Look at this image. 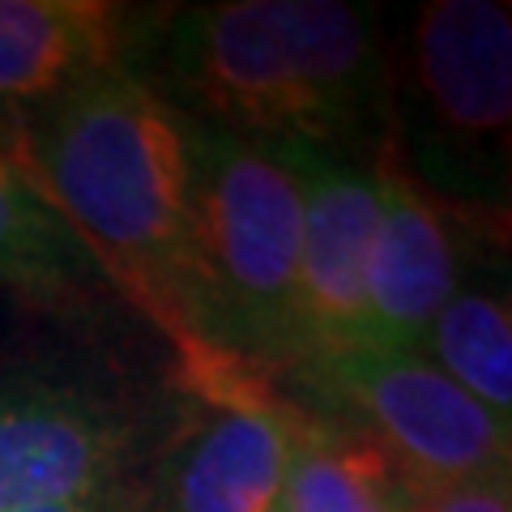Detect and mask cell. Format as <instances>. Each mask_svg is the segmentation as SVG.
<instances>
[{
  "mask_svg": "<svg viewBox=\"0 0 512 512\" xmlns=\"http://www.w3.org/2000/svg\"><path fill=\"white\" fill-rule=\"evenodd\" d=\"M303 423L308 414L278 389L210 402L163 470V512H278Z\"/></svg>",
  "mask_w": 512,
  "mask_h": 512,
  "instance_id": "cell-9",
  "label": "cell"
},
{
  "mask_svg": "<svg viewBox=\"0 0 512 512\" xmlns=\"http://www.w3.org/2000/svg\"><path fill=\"white\" fill-rule=\"evenodd\" d=\"M124 512H146V508H141V504L133 500V504H128V508H124Z\"/></svg>",
  "mask_w": 512,
  "mask_h": 512,
  "instance_id": "cell-16",
  "label": "cell"
},
{
  "mask_svg": "<svg viewBox=\"0 0 512 512\" xmlns=\"http://www.w3.org/2000/svg\"><path fill=\"white\" fill-rule=\"evenodd\" d=\"M128 495L116 491V495H99V500H69V504H43V508H22V512H124Z\"/></svg>",
  "mask_w": 512,
  "mask_h": 512,
  "instance_id": "cell-15",
  "label": "cell"
},
{
  "mask_svg": "<svg viewBox=\"0 0 512 512\" xmlns=\"http://www.w3.org/2000/svg\"><path fill=\"white\" fill-rule=\"evenodd\" d=\"M376 235L363 274V350L367 355H414L431 320L457 295V248L448 218L384 150L376 158Z\"/></svg>",
  "mask_w": 512,
  "mask_h": 512,
  "instance_id": "cell-8",
  "label": "cell"
},
{
  "mask_svg": "<svg viewBox=\"0 0 512 512\" xmlns=\"http://www.w3.org/2000/svg\"><path fill=\"white\" fill-rule=\"evenodd\" d=\"M440 372L512 427V299L461 291L427 329Z\"/></svg>",
  "mask_w": 512,
  "mask_h": 512,
  "instance_id": "cell-13",
  "label": "cell"
},
{
  "mask_svg": "<svg viewBox=\"0 0 512 512\" xmlns=\"http://www.w3.org/2000/svg\"><path fill=\"white\" fill-rule=\"evenodd\" d=\"M419 512H512V470L423 495Z\"/></svg>",
  "mask_w": 512,
  "mask_h": 512,
  "instance_id": "cell-14",
  "label": "cell"
},
{
  "mask_svg": "<svg viewBox=\"0 0 512 512\" xmlns=\"http://www.w3.org/2000/svg\"><path fill=\"white\" fill-rule=\"evenodd\" d=\"M90 274L94 261L30 184L0 124V286L39 308H77L90 295Z\"/></svg>",
  "mask_w": 512,
  "mask_h": 512,
  "instance_id": "cell-12",
  "label": "cell"
},
{
  "mask_svg": "<svg viewBox=\"0 0 512 512\" xmlns=\"http://www.w3.org/2000/svg\"><path fill=\"white\" fill-rule=\"evenodd\" d=\"M30 184L64 218L94 265L175 342L197 346L192 295V137L133 64L9 116Z\"/></svg>",
  "mask_w": 512,
  "mask_h": 512,
  "instance_id": "cell-1",
  "label": "cell"
},
{
  "mask_svg": "<svg viewBox=\"0 0 512 512\" xmlns=\"http://www.w3.org/2000/svg\"><path fill=\"white\" fill-rule=\"evenodd\" d=\"M133 419L82 384L0 376V512L116 495L133 461Z\"/></svg>",
  "mask_w": 512,
  "mask_h": 512,
  "instance_id": "cell-6",
  "label": "cell"
},
{
  "mask_svg": "<svg viewBox=\"0 0 512 512\" xmlns=\"http://www.w3.org/2000/svg\"><path fill=\"white\" fill-rule=\"evenodd\" d=\"M423 495L376 436L355 423L308 419L286 457L282 512H419Z\"/></svg>",
  "mask_w": 512,
  "mask_h": 512,
  "instance_id": "cell-11",
  "label": "cell"
},
{
  "mask_svg": "<svg viewBox=\"0 0 512 512\" xmlns=\"http://www.w3.org/2000/svg\"><path fill=\"white\" fill-rule=\"evenodd\" d=\"M389 150L444 218L512 252V9L431 0L402 52Z\"/></svg>",
  "mask_w": 512,
  "mask_h": 512,
  "instance_id": "cell-3",
  "label": "cell"
},
{
  "mask_svg": "<svg viewBox=\"0 0 512 512\" xmlns=\"http://www.w3.org/2000/svg\"><path fill=\"white\" fill-rule=\"evenodd\" d=\"M137 18L103 0H0V111L43 107L128 64Z\"/></svg>",
  "mask_w": 512,
  "mask_h": 512,
  "instance_id": "cell-10",
  "label": "cell"
},
{
  "mask_svg": "<svg viewBox=\"0 0 512 512\" xmlns=\"http://www.w3.org/2000/svg\"><path fill=\"white\" fill-rule=\"evenodd\" d=\"M303 380L355 414V427L389 448L419 495L512 470V427L427 359L355 350Z\"/></svg>",
  "mask_w": 512,
  "mask_h": 512,
  "instance_id": "cell-5",
  "label": "cell"
},
{
  "mask_svg": "<svg viewBox=\"0 0 512 512\" xmlns=\"http://www.w3.org/2000/svg\"><path fill=\"white\" fill-rule=\"evenodd\" d=\"M163 64L201 124L325 150L372 116L384 56L372 9L342 0H222L180 9Z\"/></svg>",
  "mask_w": 512,
  "mask_h": 512,
  "instance_id": "cell-2",
  "label": "cell"
},
{
  "mask_svg": "<svg viewBox=\"0 0 512 512\" xmlns=\"http://www.w3.org/2000/svg\"><path fill=\"white\" fill-rule=\"evenodd\" d=\"M192 295L201 338L256 367L295 372L303 175L291 146L188 120Z\"/></svg>",
  "mask_w": 512,
  "mask_h": 512,
  "instance_id": "cell-4",
  "label": "cell"
},
{
  "mask_svg": "<svg viewBox=\"0 0 512 512\" xmlns=\"http://www.w3.org/2000/svg\"><path fill=\"white\" fill-rule=\"evenodd\" d=\"M303 175V239L295 282V372L363 350V274L376 235V175L338 154L291 146Z\"/></svg>",
  "mask_w": 512,
  "mask_h": 512,
  "instance_id": "cell-7",
  "label": "cell"
}]
</instances>
